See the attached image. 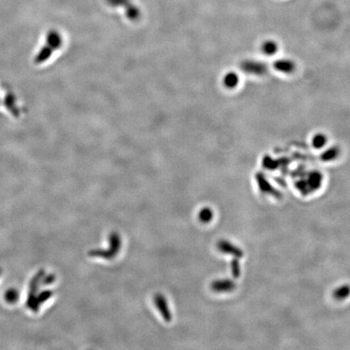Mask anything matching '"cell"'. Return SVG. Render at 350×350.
Wrapping results in <instances>:
<instances>
[{"instance_id":"cell-1","label":"cell","mask_w":350,"mask_h":350,"mask_svg":"<svg viewBox=\"0 0 350 350\" xmlns=\"http://www.w3.org/2000/svg\"><path fill=\"white\" fill-rule=\"evenodd\" d=\"M110 248L107 250L94 249L88 252V256L92 257H101V258L111 260L118 255L121 248V239L116 233H112L109 238Z\"/></svg>"},{"instance_id":"cell-2","label":"cell","mask_w":350,"mask_h":350,"mask_svg":"<svg viewBox=\"0 0 350 350\" xmlns=\"http://www.w3.org/2000/svg\"><path fill=\"white\" fill-rule=\"evenodd\" d=\"M155 306L161 313V316L163 317L164 320L166 322H170L172 320V315L170 312V308L168 307V303L166 302V298L161 294H157L154 297Z\"/></svg>"},{"instance_id":"cell-3","label":"cell","mask_w":350,"mask_h":350,"mask_svg":"<svg viewBox=\"0 0 350 350\" xmlns=\"http://www.w3.org/2000/svg\"><path fill=\"white\" fill-rule=\"evenodd\" d=\"M274 67L278 72L284 74H292L296 69L295 61L288 58H282L274 62Z\"/></svg>"},{"instance_id":"cell-4","label":"cell","mask_w":350,"mask_h":350,"mask_svg":"<svg viewBox=\"0 0 350 350\" xmlns=\"http://www.w3.org/2000/svg\"><path fill=\"white\" fill-rule=\"evenodd\" d=\"M280 49L279 44L275 40L268 39L263 41L260 45V50L261 54L267 57H273L278 53Z\"/></svg>"},{"instance_id":"cell-5","label":"cell","mask_w":350,"mask_h":350,"mask_svg":"<svg viewBox=\"0 0 350 350\" xmlns=\"http://www.w3.org/2000/svg\"><path fill=\"white\" fill-rule=\"evenodd\" d=\"M3 105L6 110H8L13 116L18 118L19 116V110L16 105V99L12 92H9L5 95L3 99Z\"/></svg>"},{"instance_id":"cell-6","label":"cell","mask_w":350,"mask_h":350,"mask_svg":"<svg viewBox=\"0 0 350 350\" xmlns=\"http://www.w3.org/2000/svg\"><path fill=\"white\" fill-rule=\"evenodd\" d=\"M54 50H57L62 46V39L58 31L49 30L46 35V43Z\"/></svg>"},{"instance_id":"cell-7","label":"cell","mask_w":350,"mask_h":350,"mask_svg":"<svg viewBox=\"0 0 350 350\" xmlns=\"http://www.w3.org/2000/svg\"><path fill=\"white\" fill-rule=\"evenodd\" d=\"M241 79L238 73L234 71H230L225 75L223 78L224 86L228 89H234L239 86Z\"/></svg>"},{"instance_id":"cell-8","label":"cell","mask_w":350,"mask_h":350,"mask_svg":"<svg viewBox=\"0 0 350 350\" xmlns=\"http://www.w3.org/2000/svg\"><path fill=\"white\" fill-rule=\"evenodd\" d=\"M329 143V137L326 134L317 132L312 136L311 144L316 149H325Z\"/></svg>"},{"instance_id":"cell-9","label":"cell","mask_w":350,"mask_h":350,"mask_svg":"<svg viewBox=\"0 0 350 350\" xmlns=\"http://www.w3.org/2000/svg\"><path fill=\"white\" fill-rule=\"evenodd\" d=\"M54 51V49H52L49 45H48L47 44H45V45L42 46L41 49L39 50L37 55L35 56V63L41 64V63L46 62V61L51 57Z\"/></svg>"},{"instance_id":"cell-10","label":"cell","mask_w":350,"mask_h":350,"mask_svg":"<svg viewBox=\"0 0 350 350\" xmlns=\"http://www.w3.org/2000/svg\"><path fill=\"white\" fill-rule=\"evenodd\" d=\"M212 218V213L209 209H204L200 211L199 214V219L202 222H209Z\"/></svg>"},{"instance_id":"cell-11","label":"cell","mask_w":350,"mask_h":350,"mask_svg":"<svg viewBox=\"0 0 350 350\" xmlns=\"http://www.w3.org/2000/svg\"><path fill=\"white\" fill-rule=\"evenodd\" d=\"M0 103H1V99H0Z\"/></svg>"}]
</instances>
